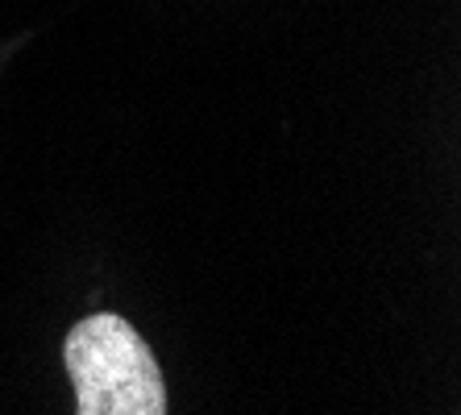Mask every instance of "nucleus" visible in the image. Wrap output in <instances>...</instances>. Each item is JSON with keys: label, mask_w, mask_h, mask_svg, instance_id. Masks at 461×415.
Listing matches in <instances>:
<instances>
[{"label": "nucleus", "mask_w": 461, "mask_h": 415, "mask_svg": "<svg viewBox=\"0 0 461 415\" xmlns=\"http://www.w3.org/2000/svg\"><path fill=\"white\" fill-rule=\"evenodd\" d=\"M76 415H167V378L129 320L100 311L71 324L63 341Z\"/></svg>", "instance_id": "1"}]
</instances>
